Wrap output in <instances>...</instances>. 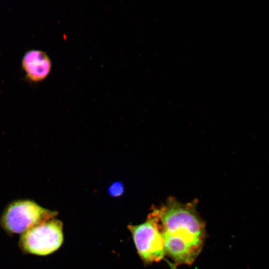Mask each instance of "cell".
<instances>
[{"label": "cell", "instance_id": "1", "mask_svg": "<svg viewBox=\"0 0 269 269\" xmlns=\"http://www.w3.org/2000/svg\"><path fill=\"white\" fill-rule=\"evenodd\" d=\"M195 202L183 203L169 197L155 211L163 233H177L204 241L205 226Z\"/></svg>", "mask_w": 269, "mask_h": 269}, {"label": "cell", "instance_id": "2", "mask_svg": "<svg viewBox=\"0 0 269 269\" xmlns=\"http://www.w3.org/2000/svg\"><path fill=\"white\" fill-rule=\"evenodd\" d=\"M57 212L45 209L29 200H18L5 208L1 227L8 234H22L31 228L54 218Z\"/></svg>", "mask_w": 269, "mask_h": 269}, {"label": "cell", "instance_id": "3", "mask_svg": "<svg viewBox=\"0 0 269 269\" xmlns=\"http://www.w3.org/2000/svg\"><path fill=\"white\" fill-rule=\"evenodd\" d=\"M63 242L62 222L53 218L22 233L18 245L25 254L46 256L57 250Z\"/></svg>", "mask_w": 269, "mask_h": 269}, {"label": "cell", "instance_id": "4", "mask_svg": "<svg viewBox=\"0 0 269 269\" xmlns=\"http://www.w3.org/2000/svg\"><path fill=\"white\" fill-rule=\"evenodd\" d=\"M128 229L132 233L138 255L144 262H158L164 258V235L154 209L148 215L145 222L139 225H130Z\"/></svg>", "mask_w": 269, "mask_h": 269}, {"label": "cell", "instance_id": "5", "mask_svg": "<svg viewBox=\"0 0 269 269\" xmlns=\"http://www.w3.org/2000/svg\"><path fill=\"white\" fill-rule=\"evenodd\" d=\"M21 65L29 81L38 82L45 79L52 68L51 61L46 52L39 50H31L23 56Z\"/></svg>", "mask_w": 269, "mask_h": 269}, {"label": "cell", "instance_id": "6", "mask_svg": "<svg viewBox=\"0 0 269 269\" xmlns=\"http://www.w3.org/2000/svg\"><path fill=\"white\" fill-rule=\"evenodd\" d=\"M122 191V187H121L119 184H116L112 187L111 192L112 194L117 195L120 194Z\"/></svg>", "mask_w": 269, "mask_h": 269}]
</instances>
